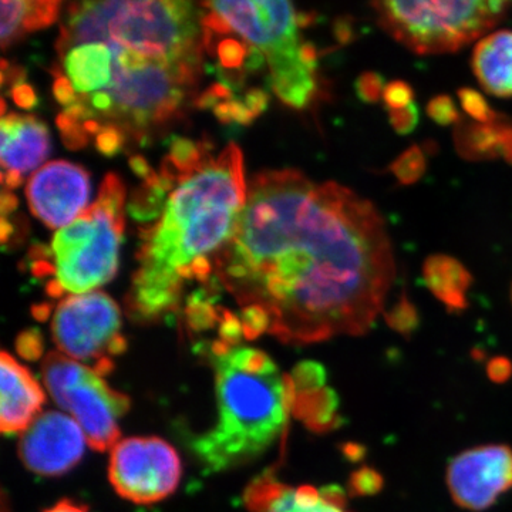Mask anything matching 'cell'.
<instances>
[{"mask_svg": "<svg viewBox=\"0 0 512 512\" xmlns=\"http://www.w3.org/2000/svg\"><path fill=\"white\" fill-rule=\"evenodd\" d=\"M52 338L62 355L92 367L101 376L114 369V359L126 352L119 305L107 293L73 295L57 305Z\"/></svg>", "mask_w": 512, "mask_h": 512, "instance_id": "9", "label": "cell"}, {"mask_svg": "<svg viewBox=\"0 0 512 512\" xmlns=\"http://www.w3.org/2000/svg\"><path fill=\"white\" fill-rule=\"evenodd\" d=\"M194 3H70L56 50L79 101L96 117L146 141L195 96L205 49Z\"/></svg>", "mask_w": 512, "mask_h": 512, "instance_id": "2", "label": "cell"}, {"mask_svg": "<svg viewBox=\"0 0 512 512\" xmlns=\"http://www.w3.org/2000/svg\"><path fill=\"white\" fill-rule=\"evenodd\" d=\"M45 512H89L87 508H84L83 505H79L73 503V501L63 500L56 505H53L52 508L46 510Z\"/></svg>", "mask_w": 512, "mask_h": 512, "instance_id": "51", "label": "cell"}, {"mask_svg": "<svg viewBox=\"0 0 512 512\" xmlns=\"http://www.w3.org/2000/svg\"><path fill=\"white\" fill-rule=\"evenodd\" d=\"M249 512H348L346 494L338 485L316 490L311 485L289 487L272 473L255 478L244 494Z\"/></svg>", "mask_w": 512, "mask_h": 512, "instance_id": "14", "label": "cell"}, {"mask_svg": "<svg viewBox=\"0 0 512 512\" xmlns=\"http://www.w3.org/2000/svg\"><path fill=\"white\" fill-rule=\"evenodd\" d=\"M53 94H55V99L57 103L62 104V106L70 107L79 100V97L76 96V90H74L72 82H70L67 77H64L62 73L57 70L55 74V83H53Z\"/></svg>", "mask_w": 512, "mask_h": 512, "instance_id": "37", "label": "cell"}, {"mask_svg": "<svg viewBox=\"0 0 512 512\" xmlns=\"http://www.w3.org/2000/svg\"><path fill=\"white\" fill-rule=\"evenodd\" d=\"M487 375L494 383H505L512 376V362L504 356H497L490 360L487 366Z\"/></svg>", "mask_w": 512, "mask_h": 512, "instance_id": "38", "label": "cell"}, {"mask_svg": "<svg viewBox=\"0 0 512 512\" xmlns=\"http://www.w3.org/2000/svg\"><path fill=\"white\" fill-rule=\"evenodd\" d=\"M386 79L377 72H363L355 80V93L357 99L366 104H377L383 100L386 90Z\"/></svg>", "mask_w": 512, "mask_h": 512, "instance_id": "31", "label": "cell"}, {"mask_svg": "<svg viewBox=\"0 0 512 512\" xmlns=\"http://www.w3.org/2000/svg\"><path fill=\"white\" fill-rule=\"evenodd\" d=\"M30 271L35 278H45V276L56 275V265L47 261L30 262Z\"/></svg>", "mask_w": 512, "mask_h": 512, "instance_id": "48", "label": "cell"}, {"mask_svg": "<svg viewBox=\"0 0 512 512\" xmlns=\"http://www.w3.org/2000/svg\"><path fill=\"white\" fill-rule=\"evenodd\" d=\"M183 466L175 448L160 437H128L111 448L109 480L134 504H156L180 485Z\"/></svg>", "mask_w": 512, "mask_h": 512, "instance_id": "10", "label": "cell"}, {"mask_svg": "<svg viewBox=\"0 0 512 512\" xmlns=\"http://www.w3.org/2000/svg\"><path fill=\"white\" fill-rule=\"evenodd\" d=\"M56 124L62 134L64 146L70 150H80L89 143V134L86 133L83 124H80L79 121H74L66 114L60 113L57 116Z\"/></svg>", "mask_w": 512, "mask_h": 512, "instance_id": "33", "label": "cell"}, {"mask_svg": "<svg viewBox=\"0 0 512 512\" xmlns=\"http://www.w3.org/2000/svg\"><path fill=\"white\" fill-rule=\"evenodd\" d=\"M52 255H55L53 251H50L45 244H40V242H35L29 251V258L32 259V262L47 261Z\"/></svg>", "mask_w": 512, "mask_h": 512, "instance_id": "50", "label": "cell"}, {"mask_svg": "<svg viewBox=\"0 0 512 512\" xmlns=\"http://www.w3.org/2000/svg\"><path fill=\"white\" fill-rule=\"evenodd\" d=\"M251 46L245 42H239L237 39L221 40L217 46L218 57H220L221 66L227 70H241L245 66Z\"/></svg>", "mask_w": 512, "mask_h": 512, "instance_id": "32", "label": "cell"}, {"mask_svg": "<svg viewBox=\"0 0 512 512\" xmlns=\"http://www.w3.org/2000/svg\"><path fill=\"white\" fill-rule=\"evenodd\" d=\"M170 158L184 175L185 180H188L207 163L210 157L205 156V148L197 146L194 141L184 137H173L170 144Z\"/></svg>", "mask_w": 512, "mask_h": 512, "instance_id": "23", "label": "cell"}, {"mask_svg": "<svg viewBox=\"0 0 512 512\" xmlns=\"http://www.w3.org/2000/svg\"><path fill=\"white\" fill-rule=\"evenodd\" d=\"M427 116L439 126H457L461 121L456 101L448 94H439L427 103Z\"/></svg>", "mask_w": 512, "mask_h": 512, "instance_id": "30", "label": "cell"}, {"mask_svg": "<svg viewBox=\"0 0 512 512\" xmlns=\"http://www.w3.org/2000/svg\"><path fill=\"white\" fill-rule=\"evenodd\" d=\"M192 271H194L195 279L207 284L211 279L212 265L210 259L205 255L197 256L191 264Z\"/></svg>", "mask_w": 512, "mask_h": 512, "instance_id": "44", "label": "cell"}, {"mask_svg": "<svg viewBox=\"0 0 512 512\" xmlns=\"http://www.w3.org/2000/svg\"><path fill=\"white\" fill-rule=\"evenodd\" d=\"M2 184L10 188H18L23 184V174L19 171H8L6 174H2Z\"/></svg>", "mask_w": 512, "mask_h": 512, "instance_id": "53", "label": "cell"}, {"mask_svg": "<svg viewBox=\"0 0 512 512\" xmlns=\"http://www.w3.org/2000/svg\"><path fill=\"white\" fill-rule=\"evenodd\" d=\"M389 114V123L400 136H407L413 133L420 123V109L416 103L406 109L387 110Z\"/></svg>", "mask_w": 512, "mask_h": 512, "instance_id": "35", "label": "cell"}, {"mask_svg": "<svg viewBox=\"0 0 512 512\" xmlns=\"http://www.w3.org/2000/svg\"><path fill=\"white\" fill-rule=\"evenodd\" d=\"M269 103V96L264 92V90L252 89L249 90L247 96H245V104L251 113L254 114V117L261 116L262 113L266 110Z\"/></svg>", "mask_w": 512, "mask_h": 512, "instance_id": "41", "label": "cell"}, {"mask_svg": "<svg viewBox=\"0 0 512 512\" xmlns=\"http://www.w3.org/2000/svg\"><path fill=\"white\" fill-rule=\"evenodd\" d=\"M19 201L15 194L8 190H3L0 195V211H2V217H8L13 211L18 208Z\"/></svg>", "mask_w": 512, "mask_h": 512, "instance_id": "46", "label": "cell"}, {"mask_svg": "<svg viewBox=\"0 0 512 512\" xmlns=\"http://www.w3.org/2000/svg\"><path fill=\"white\" fill-rule=\"evenodd\" d=\"M229 110H231L232 121H237L241 126H249L254 121V114L248 109L247 104L241 100L228 101Z\"/></svg>", "mask_w": 512, "mask_h": 512, "instance_id": "42", "label": "cell"}, {"mask_svg": "<svg viewBox=\"0 0 512 512\" xmlns=\"http://www.w3.org/2000/svg\"><path fill=\"white\" fill-rule=\"evenodd\" d=\"M247 195L244 156L237 144H228L170 195L161 221L141 231L138 271L160 281L183 282L178 268L231 239Z\"/></svg>", "mask_w": 512, "mask_h": 512, "instance_id": "4", "label": "cell"}, {"mask_svg": "<svg viewBox=\"0 0 512 512\" xmlns=\"http://www.w3.org/2000/svg\"><path fill=\"white\" fill-rule=\"evenodd\" d=\"M0 429L5 436L25 433L30 424L42 414L46 393L28 367L9 352L0 357Z\"/></svg>", "mask_w": 512, "mask_h": 512, "instance_id": "15", "label": "cell"}, {"mask_svg": "<svg viewBox=\"0 0 512 512\" xmlns=\"http://www.w3.org/2000/svg\"><path fill=\"white\" fill-rule=\"evenodd\" d=\"M126 136L123 131L114 126H103L96 138V147L103 156L114 157L123 150L126 144Z\"/></svg>", "mask_w": 512, "mask_h": 512, "instance_id": "36", "label": "cell"}, {"mask_svg": "<svg viewBox=\"0 0 512 512\" xmlns=\"http://www.w3.org/2000/svg\"><path fill=\"white\" fill-rule=\"evenodd\" d=\"M218 419L194 441V453L207 473H220L255 460L285 431L295 404L292 377L282 375L265 352L215 340Z\"/></svg>", "mask_w": 512, "mask_h": 512, "instance_id": "3", "label": "cell"}, {"mask_svg": "<svg viewBox=\"0 0 512 512\" xmlns=\"http://www.w3.org/2000/svg\"><path fill=\"white\" fill-rule=\"evenodd\" d=\"M50 311H52V306L46 305V303H42V305L33 306L32 313L35 318L39 320H46L49 318Z\"/></svg>", "mask_w": 512, "mask_h": 512, "instance_id": "57", "label": "cell"}, {"mask_svg": "<svg viewBox=\"0 0 512 512\" xmlns=\"http://www.w3.org/2000/svg\"><path fill=\"white\" fill-rule=\"evenodd\" d=\"M454 146L467 161H490L501 157L500 121L481 124L463 121L454 128Z\"/></svg>", "mask_w": 512, "mask_h": 512, "instance_id": "19", "label": "cell"}, {"mask_svg": "<svg viewBox=\"0 0 512 512\" xmlns=\"http://www.w3.org/2000/svg\"><path fill=\"white\" fill-rule=\"evenodd\" d=\"M220 103H222V101L218 100L210 89H207L204 93L200 94V96L195 97L194 106L201 110L215 109Z\"/></svg>", "mask_w": 512, "mask_h": 512, "instance_id": "47", "label": "cell"}, {"mask_svg": "<svg viewBox=\"0 0 512 512\" xmlns=\"http://www.w3.org/2000/svg\"><path fill=\"white\" fill-rule=\"evenodd\" d=\"M87 439L82 427L63 412H43L19 441L23 466L42 477H60L83 458Z\"/></svg>", "mask_w": 512, "mask_h": 512, "instance_id": "12", "label": "cell"}, {"mask_svg": "<svg viewBox=\"0 0 512 512\" xmlns=\"http://www.w3.org/2000/svg\"><path fill=\"white\" fill-rule=\"evenodd\" d=\"M130 167L131 170L134 171V174L138 175V177L144 178V180H148V178L154 174V171L151 170L146 158L141 156L131 157Z\"/></svg>", "mask_w": 512, "mask_h": 512, "instance_id": "45", "label": "cell"}, {"mask_svg": "<svg viewBox=\"0 0 512 512\" xmlns=\"http://www.w3.org/2000/svg\"><path fill=\"white\" fill-rule=\"evenodd\" d=\"M471 69L485 92L500 99L512 97V30L481 37L471 55Z\"/></svg>", "mask_w": 512, "mask_h": 512, "instance_id": "17", "label": "cell"}, {"mask_svg": "<svg viewBox=\"0 0 512 512\" xmlns=\"http://www.w3.org/2000/svg\"><path fill=\"white\" fill-rule=\"evenodd\" d=\"M292 382L295 392H309V390L325 387V367L316 362H305L293 370Z\"/></svg>", "mask_w": 512, "mask_h": 512, "instance_id": "29", "label": "cell"}, {"mask_svg": "<svg viewBox=\"0 0 512 512\" xmlns=\"http://www.w3.org/2000/svg\"><path fill=\"white\" fill-rule=\"evenodd\" d=\"M208 89L211 90L212 93L215 94V97H217L218 100L221 101H231L234 100L232 97H234V94H232L231 87L225 86L224 83H215L212 84V86L208 87Z\"/></svg>", "mask_w": 512, "mask_h": 512, "instance_id": "52", "label": "cell"}, {"mask_svg": "<svg viewBox=\"0 0 512 512\" xmlns=\"http://www.w3.org/2000/svg\"><path fill=\"white\" fill-rule=\"evenodd\" d=\"M447 485L460 507L487 510L512 488L511 448L494 444L458 454L448 464Z\"/></svg>", "mask_w": 512, "mask_h": 512, "instance_id": "11", "label": "cell"}, {"mask_svg": "<svg viewBox=\"0 0 512 512\" xmlns=\"http://www.w3.org/2000/svg\"><path fill=\"white\" fill-rule=\"evenodd\" d=\"M384 487V478L372 467H362L353 471L349 478V494L352 497H369L379 494Z\"/></svg>", "mask_w": 512, "mask_h": 512, "instance_id": "28", "label": "cell"}, {"mask_svg": "<svg viewBox=\"0 0 512 512\" xmlns=\"http://www.w3.org/2000/svg\"><path fill=\"white\" fill-rule=\"evenodd\" d=\"M427 170V158L423 148L413 144L403 151L392 164L389 165L390 174L394 175L402 185L419 183Z\"/></svg>", "mask_w": 512, "mask_h": 512, "instance_id": "22", "label": "cell"}, {"mask_svg": "<svg viewBox=\"0 0 512 512\" xmlns=\"http://www.w3.org/2000/svg\"><path fill=\"white\" fill-rule=\"evenodd\" d=\"M205 8L264 53L276 96L292 109H306L318 93L319 55L299 36V13L291 2H208Z\"/></svg>", "mask_w": 512, "mask_h": 512, "instance_id": "5", "label": "cell"}, {"mask_svg": "<svg viewBox=\"0 0 512 512\" xmlns=\"http://www.w3.org/2000/svg\"><path fill=\"white\" fill-rule=\"evenodd\" d=\"M380 28L417 55L458 52L494 29L511 2H373Z\"/></svg>", "mask_w": 512, "mask_h": 512, "instance_id": "7", "label": "cell"}, {"mask_svg": "<svg viewBox=\"0 0 512 512\" xmlns=\"http://www.w3.org/2000/svg\"><path fill=\"white\" fill-rule=\"evenodd\" d=\"M339 397L330 387L295 392L293 414L316 433H326L342 423L339 413Z\"/></svg>", "mask_w": 512, "mask_h": 512, "instance_id": "20", "label": "cell"}, {"mask_svg": "<svg viewBox=\"0 0 512 512\" xmlns=\"http://www.w3.org/2000/svg\"><path fill=\"white\" fill-rule=\"evenodd\" d=\"M46 292L50 298H62L64 293H66L63 286L60 285V282L57 281V279H52V281L47 282Z\"/></svg>", "mask_w": 512, "mask_h": 512, "instance_id": "55", "label": "cell"}, {"mask_svg": "<svg viewBox=\"0 0 512 512\" xmlns=\"http://www.w3.org/2000/svg\"><path fill=\"white\" fill-rule=\"evenodd\" d=\"M511 303H512V285H511Z\"/></svg>", "mask_w": 512, "mask_h": 512, "instance_id": "60", "label": "cell"}, {"mask_svg": "<svg viewBox=\"0 0 512 512\" xmlns=\"http://www.w3.org/2000/svg\"><path fill=\"white\" fill-rule=\"evenodd\" d=\"M83 127L84 130H86V133L89 134V136H94V134H96V136H99L101 128H103V126H101L100 121L97 120L84 121Z\"/></svg>", "mask_w": 512, "mask_h": 512, "instance_id": "58", "label": "cell"}, {"mask_svg": "<svg viewBox=\"0 0 512 512\" xmlns=\"http://www.w3.org/2000/svg\"><path fill=\"white\" fill-rule=\"evenodd\" d=\"M384 319L390 328L396 330L404 338H410L420 326L419 311L406 293H402L399 301L394 303L389 311L384 312Z\"/></svg>", "mask_w": 512, "mask_h": 512, "instance_id": "24", "label": "cell"}, {"mask_svg": "<svg viewBox=\"0 0 512 512\" xmlns=\"http://www.w3.org/2000/svg\"><path fill=\"white\" fill-rule=\"evenodd\" d=\"M457 96L463 110L476 123L494 124L505 119L504 116H501L498 111L491 107V104L488 103L483 94L476 89L461 87V89H458Z\"/></svg>", "mask_w": 512, "mask_h": 512, "instance_id": "25", "label": "cell"}, {"mask_svg": "<svg viewBox=\"0 0 512 512\" xmlns=\"http://www.w3.org/2000/svg\"><path fill=\"white\" fill-rule=\"evenodd\" d=\"M215 117L221 121L222 124H229L232 121L231 110H229L228 101H222L214 109Z\"/></svg>", "mask_w": 512, "mask_h": 512, "instance_id": "54", "label": "cell"}, {"mask_svg": "<svg viewBox=\"0 0 512 512\" xmlns=\"http://www.w3.org/2000/svg\"><path fill=\"white\" fill-rule=\"evenodd\" d=\"M28 12V2H2V46L6 49L16 39L22 35L23 20Z\"/></svg>", "mask_w": 512, "mask_h": 512, "instance_id": "27", "label": "cell"}, {"mask_svg": "<svg viewBox=\"0 0 512 512\" xmlns=\"http://www.w3.org/2000/svg\"><path fill=\"white\" fill-rule=\"evenodd\" d=\"M173 187V181L154 173L131 195L127 205L128 214L138 221L156 220L163 212L165 194Z\"/></svg>", "mask_w": 512, "mask_h": 512, "instance_id": "21", "label": "cell"}, {"mask_svg": "<svg viewBox=\"0 0 512 512\" xmlns=\"http://www.w3.org/2000/svg\"><path fill=\"white\" fill-rule=\"evenodd\" d=\"M423 279L429 291L450 312L467 309L473 276L466 266L450 255L434 254L424 261Z\"/></svg>", "mask_w": 512, "mask_h": 512, "instance_id": "18", "label": "cell"}, {"mask_svg": "<svg viewBox=\"0 0 512 512\" xmlns=\"http://www.w3.org/2000/svg\"><path fill=\"white\" fill-rule=\"evenodd\" d=\"M0 103H2V114H3V116H5V111H6V103H5V100L0 101Z\"/></svg>", "mask_w": 512, "mask_h": 512, "instance_id": "59", "label": "cell"}, {"mask_svg": "<svg viewBox=\"0 0 512 512\" xmlns=\"http://www.w3.org/2000/svg\"><path fill=\"white\" fill-rule=\"evenodd\" d=\"M215 274L242 309L266 313L269 335L311 345L372 329L396 261L372 202L285 168L252 177L234 234L215 255Z\"/></svg>", "mask_w": 512, "mask_h": 512, "instance_id": "1", "label": "cell"}, {"mask_svg": "<svg viewBox=\"0 0 512 512\" xmlns=\"http://www.w3.org/2000/svg\"><path fill=\"white\" fill-rule=\"evenodd\" d=\"M12 99L20 109L32 110L37 106L35 89L28 83H20L13 86Z\"/></svg>", "mask_w": 512, "mask_h": 512, "instance_id": "39", "label": "cell"}, {"mask_svg": "<svg viewBox=\"0 0 512 512\" xmlns=\"http://www.w3.org/2000/svg\"><path fill=\"white\" fill-rule=\"evenodd\" d=\"M13 234V225L12 222L8 221V218L2 217V221H0V241L5 245L6 242L9 241L10 235Z\"/></svg>", "mask_w": 512, "mask_h": 512, "instance_id": "56", "label": "cell"}, {"mask_svg": "<svg viewBox=\"0 0 512 512\" xmlns=\"http://www.w3.org/2000/svg\"><path fill=\"white\" fill-rule=\"evenodd\" d=\"M18 349L25 356L30 353L42 352V338H40L39 332L36 329L23 332L18 339Z\"/></svg>", "mask_w": 512, "mask_h": 512, "instance_id": "40", "label": "cell"}, {"mask_svg": "<svg viewBox=\"0 0 512 512\" xmlns=\"http://www.w3.org/2000/svg\"><path fill=\"white\" fill-rule=\"evenodd\" d=\"M343 454H345V457L349 458L350 461L356 463V461H360L365 457L366 448L363 447L362 444L348 443L343 446Z\"/></svg>", "mask_w": 512, "mask_h": 512, "instance_id": "49", "label": "cell"}, {"mask_svg": "<svg viewBox=\"0 0 512 512\" xmlns=\"http://www.w3.org/2000/svg\"><path fill=\"white\" fill-rule=\"evenodd\" d=\"M383 101L386 110L406 109L414 103L413 87L404 80H393L387 83Z\"/></svg>", "mask_w": 512, "mask_h": 512, "instance_id": "34", "label": "cell"}, {"mask_svg": "<svg viewBox=\"0 0 512 512\" xmlns=\"http://www.w3.org/2000/svg\"><path fill=\"white\" fill-rule=\"evenodd\" d=\"M60 6H62V2H57V0L28 2V12L23 20L22 35L52 26L59 18Z\"/></svg>", "mask_w": 512, "mask_h": 512, "instance_id": "26", "label": "cell"}, {"mask_svg": "<svg viewBox=\"0 0 512 512\" xmlns=\"http://www.w3.org/2000/svg\"><path fill=\"white\" fill-rule=\"evenodd\" d=\"M26 197L30 211L47 227H67L87 210L89 173L69 161H50L30 177Z\"/></svg>", "mask_w": 512, "mask_h": 512, "instance_id": "13", "label": "cell"}, {"mask_svg": "<svg viewBox=\"0 0 512 512\" xmlns=\"http://www.w3.org/2000/svg\"><path fill=\"white\" fill-rule=\"evenodd\" d=\"M50 134L35 116L10 113L0 123V160L10 171L35 170L50 154Z\"/></svg>", "mask_w": 512, "mask_h": 512, "instance_id": "16", "label": "cell"}, {"mask_svg": "<svg viewBox=\"0 0 512 512\" xmlns=\"http://www.w3.org/2000/svg\"><path fill=\"white\" fill-rule=\"evenodd\" d=\"M43 383L57 406L82 427L87 444L107 451L120 441V420L130 409L126 394L113 389L92 367L60 352L47 353Z\"/></svg>", "mask_w": 512, "mask_h": 512, "instance_id": "8", "label": "cell"}, {"mask_svg": "<svg viewBox=\"0 0 512 512\" xmlns=\"http://www.w3.org/2000/svg\"><path fill=\"white\" fill-rule=\"evenodd\" d=\"M504 120L500 121L501 157L512 165V123H505Z\"/></svg>", "mask_w": 512, "mask_h": 512, "instance_id": "43", "label": "cell"}, {"mask_svg": "<svg viewBox=\"0 0 512 512\" xmlns=\"http://www.w3.org/2000/svg\"><path fill=\"white\" fill-rule=\"evenodd\" d=\"M124 207L123 181L117 174H107L92 207L56 232L52 251L56 258V279L64 291L84 295L116 276L126 225Z\"/></svg>", "mask_w": 512, "mask_h": 512, "instance_id": "6", "label": "cell"}]
</instances>
